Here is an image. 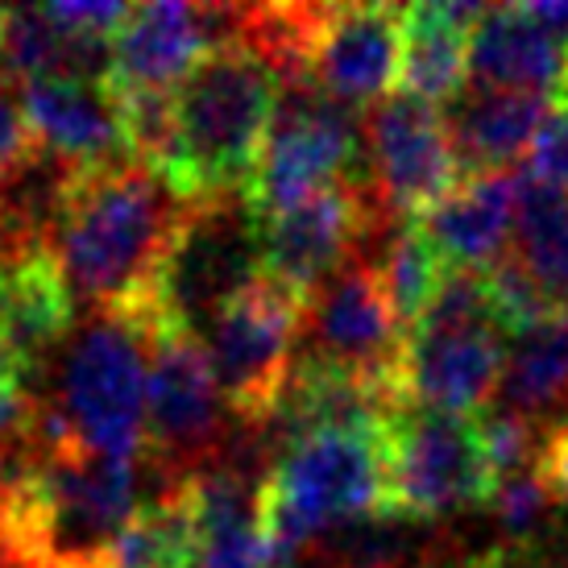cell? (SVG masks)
Instances as JSON below:
<instances>
[{
  "mask_svg": "<svg viewBox=\"0 0 568 568\" xmlns=\"http://www.w3.org/2000/svg\"><path fill=\"white\" fill-rule=\"evenodd\" d=\"M33 145L75 166L129 159L121 109L109 83L92 80H33L17 92Z\"/></svg>",
  "mask_w": 568,
  "mask_h": 568,
  "instance_id": "17",
  "label": "cell"
},
{
  "mask_svg": "<svg viewBox=\"0 0 568 568\" xmlns=\"http://www.w3.org/2000/svg\"><path fill=\"white\" fill-rule=\"evenodd\" d=\"M527 179H536L544 187L568 191V104H552L544 116L536 142L527 150Z\"/></svg>",
  "mask_w": 568,
  "mask_h": 568,
  "instance_id": "28",
  "label": "cell"
},
{
  "mask_svg": "<svg viewBox=\"0 0 568 568\" xmlns=\"http://www.w3.org/2000/svg\"><path fill=\"white\" fill-rule=\"evenodd\" d=\"M33 145L30 129H26V116H21V104L17 95L9 92V83L0 80V171L13 159H21Z\"/></svg>",
  "mask_w": 568,
  "mask_h": 568,
  "instance_id": "30",
  "label": "cell"
},
{
  "mask_svg": "<svg viewBox=\"0 0 568 568\" xmlns=\"http://www.w3.org/2000/svg\"><path fill=\"white\" fill-rule=\"evenodd\" d=\"M519 171H494L465 179L453 195L415 216V229L440 253L444 266L486 270L510 250L515 212H519Z\"/></svg>",
  "mask_w": 568,
  "mask_h": 568,
  "instance_id": "20",
  "label": "cell"
},
{
  "mask_svg": "<svg viewBox=\"0 0 568 568\" xmlns=\"http://www.w3.org/2000/svg\"><path fill=\"white\" fill-rule=\"evenodd\" d=\"M17 448H21V444H9V440H0V486H4V481H9V474H13Z\"/></svg>",
  "mask_w": 568,
  "mask_h": 568,
  "instance_id": "32",
  "label": "cell"
},
{
  "mask_svg": "<svg viewBox=\"0 0 568 568\" xmlns=\"http://www.w3.org/2000/svg\"><path fill=\"white\" fill-rule=\"evenodd\" d=\"M369 257H374L390 312L403 324V332H410L415 320L427 312L432 295L440 291L448 266L440 262V253L427 245L424 233L415 229V221H395L382 237H374Z\"/></svg>",
  "mask_w": 568,
  "mask_h": 568,
  "instance_id": "26",
  "label": "cell"
},
{
  "mask_svg": "<svg viewBox=\"0 0 568 568\" xmlns=\"http://www.w3.org/2000/svg\"><path fill=\"white\" fill-rule=\"evenodd\" d=\"M145 369L150 336L121 312H92L67 341L54 395L30 403L26 436L112 460L145 457Z\"/></svg>",
  "mask_w": 568,
  "mask_h": 568,
  "instance_id": "4",
  "label": "cell"
},
{
  "mask_svg": "<svg viewBox=\"0 0 568 568\" xmlns=\"http://www.w3.org/2000/svg\"><path fill=\"white\" fill-rule=\"evenodd\" d=\"M556 503L560 498L552 494V486L544 481L536 465V469L503 477L486 506L494 523H498V531H503V544H510V548H536V536L544 531V523H548Z\"/></svg>",
  "mask_w": 568,
  "mask_h": 568,
  "instance_id": "27",
  "label": "cell"
},
{
  "mask_svg": "<svg viewBox=\"0 0 568 568\" xmlns=\"http://www.w3.org/2000/svg\"><path fill=\"white\" fill-rule=\"evenodd\" d=\"M386 510L436 523L486 506L498 477L481 453L477 419L427 407H403L386 424Z\"/></svg>",
  "mask_w": 568,
  "mask_h": 568,
  "instance_id": "10",
  "label": "cell"
},
{
  "mask_svg": "<svg viewBox=\"0 0 568 568\" xmlns=\"http://www.w3.org/2000/svg\"><path fill=\"white\" fill-rule=\"evenodd\" d=\"M378 200L369 195L365 166L353 179L312 191L307 200L257 216L262 224V274L307 300L332 270H341L365 241L390 224Z\"/></svg>",
  "mask_w": 568,
  "mask_h": 568,
  "instance_id": "12",
  "label": "cell"
},
{
  "mask_svg": "<svg viewBox=\"0 0 568 568\" xmlns=\"http://www.w3.org/2000/svg\"><path fill=\"white\" fill-rule=\"evenodd\" d=\"M233 410L224 407L204 341L187 332L150 336L145 369V457L166 474V486L204 474L233 440Z\"/></svg>",
  "mask_w": 568,
  "mask_h": 568,
  "instance_id": "9",
  "label": "cell"
},
{
  "mask_svg": "<svg viewBox=\"0 0 568 568\" xmlns=\"http://www.w3.org/2000/svg\"><path fill=\"white\" fill-rule=\"evenodd\" d=\"M506 328L489 286L474 270H453L436 300L415 320L403 345V403L444 415H474L498 395L506 362Z\"/></svg>",
  "mask_w": 568,
  "mask_h": 568,
  "instance_id": "7",
  "label": "cell"
},
{
  "mask_svg": "<svg viewBox=\"0 0 568 568\" xmlns=\"http://www.w3.org/2000/svg\"><path fill=\"white\" fill-rule=\"evenodd\" d=\"M195 523L191 568H270L274 544L262 523V477L237 465H207L183 481Z\"/></svg>",
  "mask_w": 568,
  "mask_h": 568,
  "instance_id": "18",
  "label": "cell"
},
{
  "mask_svg": "<svg viewBox=\"0 0 568 568\" xmlns=\"http://www.w3.org/2000/svg\"><path fill=\"white\" fill-rule=\"evenodd\" d=\"M403 59V9L395 4H324L307 75L348 109L390 95Z\"/></svg>",
  "mask_w": 568,
  "mask_h": 568,
  "instance_id": "15",
  "label": "cell"
},
{
  "mask_svg": "<svg viewBox=\"0 0 568 568\" xmlns=\"http://www.w3.org/2000/svg\"><path fill=\"white\" fill-rule=\"evenodd\" d=\"M133 510L138 460L26 436L4 486L0 531L50 568H104Z\"/></svg>",
  "mask_w": 568,
  "mask_h": 568,
  "instance_id": "2",
  "label": "cell"
},
{
  "mask_svg": "<svg viewBox=\"0 0 568 568\" xmlns=\"http://www.w3.org/2000/svg\"><path fill=\"white\" fill-rule=\"evenodd\" d=\"M212 50L207 4H133L109 47V88L125 92H174L191 67Z\"/></svg>",
  "mask_w": 568,
  "mask_h": 568,
  "instance_id": "16",
  "label": "cell"
},
{
  "mask_svg": "<svg viewBox=\"0 0 568 568\" xmlns=\"http://www.w3.org/2000/svg\"><path fill=\"white\" fill-rule=\"evenodd\" d=\"M403 345H407V332L386 303L369 245H362L341 270H332L303 300L300 353L307 357L386 382L403 395V386H398Z\"/></svg>",
  "mask_w": 568,
  "mask_h": 568,
  "instance_id": "13",
  "label": "cell"
},
{
  "mask_svg": "<svg viewBox=\"0 0 568 568\" xmlns=\"http://www.w3.org/2000/svg\"><path fill=\"white\" fill-rule=\"evenodd\" d=\"M187 200L133 159L80 166L50 253L92 312H125L154 286Z\"/></svg>",
  "mask_w": 568,
  "mask_h": 568,
  "instance_id": "1",
  "label": "cell"
},
{
  "mask_svg": "<svg viewBox=\"0 0 568 568\" xmlns=\"http://www.w3.org/2000/svg\"><path fill=\"white\" fill-rule=\"evenodd\" d=\"M565 324H568V320H565Z\"/></svg>",
  "mask_w": 568,
  "mask_h": 568,
  "instance_id": "35",
  "label": "cell"
},
{
  "mask_svg": "<svg viewBox=\"0 0 568 568\" xmlns=\"http://www.w3.org/2000/svg\"><path fill=\"white\" fill-rule=\"evenodd\" d=\"M278 104V75L241 42L212 47L174 88V159L166 183L179 200L245 195Z\"/></svg>",
  "mask_w": 568,
  "mask_h": 568,
  "instance_id": "3",
  "label": "cell"
},
{
  "mask_svg": "<svg viewBox=\"0 0 568 568\" xmlns=\"http://www.w3.org/2000/svg\"><path fill=\"white\" fill-rule=\"evenodd\" d=\"M195 556V523L183 481L162 486L150 503L133 510L121 527L104 568H191Z\"/></svg>",
  "mask_w": 568,
  "mask_h": 568,
  "instance_id": "25",
  "label": "cell"
},
{
  "mask_svg": "<svg viewBox=\"0 0 568 568\" xmlns=\"http://www.w3.org/2000/svg\"><path fill=\"white\" fill-rule=\"evenodd\" d=\"M386 427L312 432L274 457L262 481V523L274 556L300 552L353 519L386 510Z\"/></svg>",
  "mask_w": 568,
  "mask_h": 568,
  "instance_id": "6",
  "label": "cell"
},
{
  "mask_svg": "<svg viewBox=\"0 0 568 568\" xmlns=\"http://www.w3.org/2000/svg\"><path fill=\"white\" fill-rule=\"evenodd\" d=\"M303 300L274 278H253L207 324L204 353L212 362L224 407L241 424H266L300 353Z\"/></svg>",
  "mask_w": 568,
  "mask_h": 568,
  "instance_id": "11",
  "label": "cell"
},
{
  "mask_svg": "<svg viewBox=\"0 0 568 568\" xmlns=\"http://www.w3.org/2000/svg\"><path fill=\"white\" fill-rule=\"evenodd\" d=\"M262 278V224L245 195H212L183 207V221L145 300L125 307L145 336H204L221 307Z\"/></svg>",
  "mask_w": 568,
  "mask_h": 568,
  "instance_id": "5",
  "label": "cell"
},
{
  "mask_svg": "<svg viewBox=\"0 0 568 568\" xmlns=\"http://www.w3.org/2000/svg\"><path fill=\"white\" fill-rule=\"evenodd\" d=\"M539 474L552 486L556 498H568V424H560L556 432L544 436L539 448Z\"/></svg>",
  "mask_w": 568,
  "mask_h": 568,
  "instance_id": "31",
  "label": "cell"
},
{
  "mask_svg": "<svg viewBox=\"0 0 568 568\" xmlns=\"http://www.w3.org/2000/svg\"><path fill=\"white\" fill-rule=\"evenodd\" d=\"M510 257L536 278V286L560 312L568 303V191L544 187L523 174Z\"/></svg>",
  "mask_w": 568,
  "mask_h": 568,
  "instance_id": "24",
  "label": "cell"
},
{
  "mask_svg": "<svg viewBox=\"0 0 568 568\" xmlns=\"http://www.w3.org/2000/svg\"><path fill=\"white\" fill-rule=\"evenodd\" d=\"M4 13H9V9H0V38H4Z\"/></svg>",
  "mask_w": 568,
  "mask_h": 568,
  "instance_id": "33",
  "label": "cell"
},
{
  "mask_svg": "<svg viewBox=\"0 0 568 568\" xmlns=\"http://www.w3.org/2000/svg\"><path fill=\"white\" fill-rule=\"evenodd\" d=\"M365 183L395 221H415L460 187L444 112L415 95L382 100L365 125Z\"/></svg>",
  "mask_w": 568,
  "mask_h": 568,
  "instance_id": "14",
  "label": "cell"
},
{
  "mask_svg": "<svg viewBox=\"0 0 568 568\" xmlns=\"http://www.w3.org/2000/svg\"><path fill=\"white\" fill-rule=\"evenodd\" d=\"M503 410L536 427L539 436L568 424V324L560 316L506 341L503 378H498Z\"/></svg>",
  "mask_w": 568,
  "mask_h": 568,
  "instance_id": "23",
  "label": "cell"
},
{
  "mask_svg": "<svg viewBox=\"0 0 568 568\" xmlns=\"http://www.w3.org/2000/svg\"><path fill=\"white\" fill-rule=\"evenodd\" d=\"M486 4L465 0H424L403 9V59H398V83L403 95L448 104L469 83V33Z\"/></svg>",
  "mask_w": 568,
  "mask_h": 568,
  "instance_id": "22",
  "label": "cell"
},
{
  "mask_svg": "<svg viewBox=\"0 0 568 568\" xmlns=\"http://www.w3.org/2000/svg\"><path fill=\"white\" fill-rule=\"evenodd\" d=\"M460 565H465V560H460Z\"/></svg>",
  "mask_w": 568,
  "mask_h": 568,
  "instance_id": "34",
  "label": "cell"
},
{
  "mask_svg": "<svg viewBox=\"0 0 568 568\" xmlns=\"http://www.w3.org/2000/svg\"><path fill=\"white\" fill-rule=\"evenodd\" d=\"M556 100L531 92H494L465 83V92L440 104L448 145L460 174H494L527 154Z\"/></svg>",
  "mask_w": 568,
  "mask_h": 568,
  "instance_id": "21",
  "label": "cell"
},
{
  "mask_svg": "<svg viewBox=\"0 0 568 568\" xmlns=\"http://www.w3.org/2000/svg\"><path fill=\"white\" fill-rule=\"evenodd\" d=\"M50 21H59L63 30L80 33V38H104L112 42L116 26L125 21L129 4H112V0H92V4H47Z\"/></svg>",
  "mask_w": 568,
  "mask_h": 568,
  "instance_id": "29",
  "label": "cell"
},
{
  "mask_svg": "<svg viewBox=\"0 0 568 568\" xmlns=\"http://www.w3.org/2000/svg\"><path fill=\"white\" fill-rule=\"evenodd\" d=\"M568 75V42L527 4H503L477 17L469 33V83L494 92H531L556 100Z\"/></svg>",
  "mask_w": 568,
  "mask_h": 568,
  "instance_id": "19",
  "label": "cell"
},
{
  "mask_svg": "<svg viewBox=\"0 0 568 568\" xmlns=\"http://www.w3.org/2000/svg\"><path fill=\"white\" fill-rule=\"evenodd\" d=\"M362 166L365 121L357 109L332 100L312 75H291L278 83V104L245 183V200L257 216H270L312 191L362 174Z\"/></svg>",
  "mask_w": 568,
  "mask_h": 568,
  "instance_id": "8",
  "label": "cell"
}]
</instances>
